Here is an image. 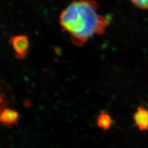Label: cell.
Returning a JSON list of instances; mask_svg holds the SVG:
<instances>
[{
	"label": "cell",
	"instance_id": "5",
	"mask_svg": "<svg viewBox=\"0 0 148 148\" xmlns=\"http://www.w3.org/2000/svg\"><path fill=\"white\" fill-rule=\"evenodd\" d=\"M114 121L112 119L110 115L106 112V111H101L100 112L99 116L97 119V125L100 128L104 130H108L110 127L112 126Z\"/></svg>",
	"mask_w": 148,
	"mask_h": 148
},
{
	"label": "cell",
	"instance_id": "2",
	"mask_svg": "<svg viewBox=\"0 0 148 148\" xmlns=\"http://www.w3.org/2000/svg\"><path fill=\"white\" fill-rule=\"evenodd\" d=\"M16 57L18 59H24L29 52L30 42L29 39L25 35H18L14 36L9 40Z\"/></svg>",
	"mask_w": 148,
	"mask_h": 148
},
{
	"label": "cell",
	"instance_id": "6",
	"mask_svg": "<svg viewBox=\"0 0 148 148\" xmlns=\"http://www.w3.org/2000/svg\"><path fill=\"white\" fill-rule=\"evenodd\" d=\"M134 6L141 9H148V0H130Z\"/></svg>",
	"mask_w": 148,
	"mask_h": 148
},
{
	"label": "cell",
	"instance_id": "7",
	"mask_svg": "<svg viewBox=\"0 0 148 148\" xmlns=\"http://www.w3.org/2000/svg\"><path fill=\"white\" fill-rule=\"evenodd\" d=\"M4 108H5V102H4L3 96L0 93V113Z\"/></svg>",
	"mask_w": 148,
	"mask_h": 148
},
{
	"label": "cell",
	"instance_id": "3",
	"mask_svg": "<svg viewBox=\"0 0 148 148\" xmlns=\"http://www.w3.org/2000/svg\"><path fill=\"white\" fill-rule=\"evenodd\" d=\"M133 120L140 130H148V110L147 109L141 106L138 107L134 114Z\"/></svg>",
	"mask_w": 148,
	"mask_h": 148
},
{
	"label": "cell",
	"instance_id": "4",
	"mask_svg": "<svg viewBox=\"0 0 148 148\" xmlns=\"http://www.w3.org/2000/svg\"><path fill=\"white\" fill-rule=\"evenodd\" d=\"M19 114L16 110L4 108L0 113V123L6 126H11L17 122Z\"/></svg>",
	"mask_w": 148,
	"mask_h": 148
},
{
	"label": "cell",
	"instance_id": "1",
	"mask_svg": "<svg viewBox=\"0 0 148 148\" xmlns=\"http://www.w3.org/2000/svg\"><path fill=\"white\" fill-rule=\"evenodd\" d=\"M98 9L99 4L95 0H73L60 14L61 30L74 45L81 47L92 36L105 33L110 22Z\"/></svg>",
	"mask_w": 148,
	"mask_h": 148
}]
</instances>
